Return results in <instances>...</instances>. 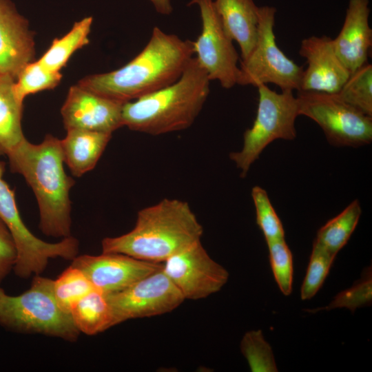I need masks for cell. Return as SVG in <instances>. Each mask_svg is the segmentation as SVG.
Wrapping results in <instances>:
<instances>
[{"instance_id": "1", "label": "cell", "mask_w": 372, "mask_h": 372, "mask_svg": "<svg viewBox=\"0 0 372 372\" xmlns=\"http://www.w3.org/2000/svg\"><path fill=\"white\" fill-rule=\"evenodd\" d=\"M194 55L192 41L155 26L146 45L130 62L109 72L89 75L78 85L125 103L175 82Z\"/></svg>"}, {"instance_id": "2", "label": "cell", "mask_w": 372, "mask_h": 372, "mask_svg": "<svg viewBox=\"0 0 372 372\" xmlns=\"http://www.w3.org/2000/svg\"><path fill=\"white\" fill-rule=\"evenodd\" d=\"M6 156L11 172L21 174L34 194L41 231L54 238L72 236L70 192L75 182L65 172L61 140L47 134L34 144L24 138Z\"/></svg>"}, {"instance_id": "3", "label": "cell", "mask_w": 372, "mask_h": 372, "mask_svg": "<svg viewBox=\"0 0 372 372\" xmlns=\"http://www.w3.org/2000/svg\"><path fill=\"white\" fill-rule=\"evenodd\" d=\"M203 227L186 201L165 198L137 213L129 232L101 241L103 253H120L162 263L172 255L200 240Z\"/></svg>"}, {"instance_id": "4", "label": "cell", "mask_w": 372, "mask_h": 372, "mask_svg": "<svg viewBox=\"0 0 372 372\" xmlns=\"http://www.w3.org/2000/svg\"><path fill=\"white\" fill-rule=\"evenodd\" d=\"M210 81L194 56L175 82L123 103L122 125L153 136L187 129L208 98Z\"/></svg>"}, {"instance_id": "5", "label": "cell", "mask_w": 372, "mask_h": 372, "mask_svg": "<svg viewBox=\"0 0 372 372\" xmlns=\"http://www.w3.org/2000/svg\"><path fill=\"white\" fill-rule=\"evenodd\" d=\"M0 327L19 333L41 334L76 342L80 331L70 312L61 308L53 293V280L36 275L30 287L18 296L0 287Z\"/></svg>"}, {"instance_id": "6", "label": "cell", "mask_w": 372, "mask_h": 372, "mask_svg": "<svg viewBox=\"0 0 372 372\" xmlns=\"http://www.w3.org/2000/svg\"><path fill=\"white\" fill-rule=\"evenodd\" d=\"M258 87V104L251 127L243 134L240 150L229 154V158L245 178L252 164L265 147L277 139L293 140L296 137L295 121L298 112L297 98L291 90L277 93L266 84Z\"/></svg>"}, {"instance_id": "7", "label": "cell", "mask_w": 372, "mask_h": 372, "mask_svg": "<svg viewBox=\"0 0 372 372\" xmlns=\"http://www.w3.org/2000/svg\"><path fill=\"white\" fill-rule=\"evenodd\" d=\"M276 8H258L257 39L239 66L238 85L258 87L269 83L282 90H300L304 70L278 48L273 32Z\"/></svg>"}, {"instance_id": "8", "label": "cell", "mask_w": 372, "mask_h": 372, "mask_svg": "<svg viewBox=\"0 0 372 372\" xmlns=\"http://www.w3.org/2000/svg\"><path fill=\"white\" fill-rule=\"evenodd\" d=\"M5 163L0 161V218L10 231L17 251L13 271L21 278L40 275L49 260L61 258L72 260L79 253V242L70 236L58 242L43 241L34 236L23 223L14 191L3 178Z\"/></svg>"}, {"instance_id": "9", "label": "cell", "mask_w": 372, "mask_h": 372, "mask_svg": "<svg viewBox=\"0 0 372 372\" xmlns=\"http://www.w3.org/2000/svg\"><path fill=\"white\" fill-rule=\"evenodd\" d=\"M299 115L315 121L336 147H360L372 141V116L344 101L337 93L298 91Z\"/></svg>"}, {"instance_id": "10", "label": "cell", "mask_w": 372, "mask_h": 372, "mask_svg": "<svg viewBox=\"0 0 372 372\" xmlns=\"http://www.w3.org/2000/svg\"><path fill=\"white\" fill-rule=\"evenodd\" d=\"M198 6L201 32L192 41L194 53L210 81H218L225 89L238 84L239 59L233 40L227 34L215 9L214 0H191L188 6Z\"/></svg>"}, {"instance_id": "11", "label": "cell", "mask_w": 372, "mask_h": 372, "mask_svg": "<svg viewBox=\"0 0 372 372\" xmlns=\"http://www.w3.org/2000/svg\"><path fill=\"white\" fill-rule=\"evenodd\" d=\"M106 296L112 309L113 326L131 319L169 313L185 300L162 268Z\"/></svg>"}, {"instance_id": "12", "label": "cell", "mask_w": 372, "mask_h": 372, "mask_svg": "<svg viewBox=\"0 0 372 372\" xmlns=\"http://www.w3.org/2000/svg\"><path fill=\"white\" fill-rule=\"evenodd\" d=\"M162 269L185 300L205 298L227 283L228 271L213 260L197 240L162 262Z\"/></svg>"}, {"instance_id": "13", "label": "cell", "mask_w": 372, "mask_h": 372, "mask_svg": "<svg viewBox=\"0 0 372 372\" xmlns=\"http://www.w3.org/2000/svg\"><path fill=\"white\" fill-rule=\"evenodd\" d=\"M71 265L82 271L95 289L105 294L121 291L162 268V263L103 252L97 256L77 255Z\"/></svg>"}, {"instance_id": "14", "label": "cell", "mask_w": 372, "mask_h": 372, "mask_svg": "<svg viewBox=\"0 0 372 372\" xmlns=\"http://www.w3.org/2000/svg\"><path fill=\"white\" fill-rule=\"evenodd\" d=\"M123 105L78 84L73 85L61 110L64 127L66 130L80 129L112 134L123 126Z\"/></svg>"}, {"instance_id": "15", "label": "cell", "mask_w": 372, "mask_h": 372, "mask_svg": "<svg viewBox=\"0 0 372 372\" xmlns=\"http://www.w3.org/2000/svg\"><path fill=\"white\" fill-rule=\"evenodd\" d=\"M299 54L307 63L299 91L338 93L351 75L338 56L333 39L327 36L304 39Z\"/></svg>"}, {"instance_id": "16", "label": "cell", "mask_w": 372, "mask_h": 372, "mask_svg": "<svg viewBox=\"0 0 372 372\" xmlns=\"http://www.w3.org/2000/svg\"><path fill=\"white\" fill-rule=\"evenodd\" d=\"M34 54L28 21L10 0H0V74L16 80L22 68L32 62Z\"/></svg>"}, {"instance_id": "17", "label": "cell", "mask_w": 372, "mask_h": 372, "mask_svg": "<svg viewBox=\"0 0 372 372\" xmlns=\"http://www.w3.org/2000/svg\"><path fill=\"white\" fill-rule=\"evenodd\" d=\"M369 0H349L340 32L333 39L335 51L351 74L367 63L372 45Z\"/></svg>"}, {"instance_id": "18", "label": "cell", "mask_w": 372, "mask_h": 372, "mask_svg": "<svg viewBox=\"0 0 372 372\" xmlns=\"http://www.w3.org/2000/svg\"><path fill=\"white\" fill-rule=\"evenodd\" d=\"M214 5L224 29L238 43L245 59L256 41L259 7L254 0H215Z\"/></svg>"}, {"instance_id": "19", "label": "cell", "mask_w": 372, "mask_h": 372, "mask_svg": "<svg viewBox=\"0 0 372 372\" xmlns=\"http://www.w3.org/2000/svg\"><path fill=\"white\" fill-rule=\"evenodd\" d=\"M112 134L80 129L67 130L61 145L64 163L73 176L80 177L96 166Z\"/></svg>"}, {"instance_id": "20", "label": "cell", "mask_w": 372, "mask_h": 372, "mask_svg": "<svg viewBox=\"0 0 372 372\" xmlns=\"http://www.w3.org/2000/svg\"><path fill=\"white\" fill-rule=\"evenodd\" d=\"M15 79L0 74V156H6L25 138L21 127L23 103L17 98Z\"/></svg>"}, {"instance_id": "21", "label": "cell", "mask_w": 372, "mask_h": 372, "mask_svg": "<svg viewBox=\"0 0 372 372\" xmlns=\"http://www.w3.org/2000/svg\"><path fill=\"white\" fill-rule=\"evenodd\" d=\"M73 322L80 333L94 335L113 326L112 309L105 293L94 289L71 309Z\"/></svg>"}, {"instance_id": "22", "label": "cell", "mask_w": 372, "mask_h": 372, "mask_svg": "<svg viewBox=\"0 0 372 372\" xmlns=\"http://www.w3.org/2000/svg\"><path fill=\"white\" fill-rule=\"evenodd\" d=\"M361 214L360 202L355 199L320 228L313 244L336 256L353 233Z\"/></svg>"}, {"instance_id": "23", "label": "cell", "mask_w": 372, "mask_h": 372, "mask_svg": "<svg viewBox=\"0 0 372 372\" xmlns=\"http://www.w3.org/2000/svg\"><path fill=\"white\" fill-rule=\"evenodd\" d=\"M92 21V17H87L76 22L66 34L52 41L39 63L50 71L59 72L76 50L89 43Z\"/></svg>"}, {"instance_id": "24", "label": "cell", "mask_w": 372, "mask_h": 372, "mask_svg": "<svg viewBox=\"0 0 372 372\" xmlns=\"http://www.w3.org/2000/svg\"><path fill=\"white\" fill-rule=\"evenodd\" d=\"M94 289L83 272L71 265L53 280L54 298L61 308L70 313L81 299Z\"/></svg>"}, {"instance_id": "25", "label": "cell", "mask_w": 372, "mask_h": 372, "mask_svg": "<svg viewBox=\"0 0 372 372\" xmlns=\"http://www.w3.org/2000/svg\"><path fill=\"white\" fill-rule=\"evenodd\" d=\"M337 94L348 104L372 116V65L367 63L353 72Z\"/></svg>"}, {"instance_id": "26", "label": "cell", "mask_w": 372, "mask_h": 372, "mask_svg": "<svg viewBox=\"0 0 372 372\" xmlns=\"http://www.w3.org/2000/svg\"><path fill=\"white\" fill-rule=\"evenodd\" d=\"M60 72L50 71L43 68L39 61L25 65L17 76L14 91L21 103L29 94L52 89L60 82Z\"/></svg>"}, {"instance_id": "27", "label": "cell", "mask_w": 372, "mask_h": 372, "mask_svg": "<svg viewBox=\"0 0 372 372\" xmlns=\"http://www.w3.org/2000/svg\"><path fill=\"white\" fill-rule=\"evenodd\" d=\"M240 350L251 371H278L272 349L265 340L261 330L246 332L240 342Z\"/></svg>"}, {"instance_id": "28", "label": "cell", "mask_w": 372, "mask_h": 372, "mask_svg": "<svg viewBox=\"0 0 372 372\" xmlns=\"http://www.w3.org/2000/svg\"><path fill=\"white\" fill-rule=\"evenodd\" d=\"M251 198L255 206L256 223L267 242L285 238L282 222L276 214L265 189L254 186Z\"/></svg>"}, {"instance_id": "29", "label": "cell", "mask_w": 372, "mask_h": 372, "mask_svg": "<svg viewBox=\"0 0 372 372\" xmlns=\"http://www.w3.org/2000/svg\"><path fill=\"white\" fill-rule=\"evenodd\" d=\"M335 258V256L313 244L311 254L300 290L302 300L311 299L320 290Z\"/></svg>"}, {"instance_id": "30", "label": "cell", "mask_w": 372, "mask_h": 372, "mask_svg": "<svg viewBox=\"0 0 372 372\" xmlns=\"http://www.w3.org/2000/svg\"><path fill=\"white\" fill-rule=\"evenodd\" d=\"M270 266L274 279L285 296L293 288V255L285 238L267 242Z\"/></svg>"}, {"instance_id": "31", "label": "cell", "mask_w": 372, "mask_h": 372, "mask_svg": "<svg viewBox=\"0 0 372 372\" xmlns=\"http://www.w3.org/2000/svg\"><path fill=\"white\" fill-rule=\"evenodd\" d=\"M372 301L371 268L363 271L361 278L349 289L338 293L331 302L322 309L331 310L346 308L352 313L355 309L369 306Z\"/></svg>"}, {"instance_id": "32", "label": "cell", "mask_w": 372, "mask_h": 372, "mask_svg": "<svg viewBox=\"0 0 372 372\" xmlns=\"http://www.w3.org/2000/svg\"><path fill=\"white\" fill-rule=\"evenodd\" d=\"M17 258L14 240L0 218V284L13 271Z\"/></svg>"}, {"instance_id": "33", "label": "cell", "mask_w": 372, "mask_h": 372, "mask_svg": "<svg viewBox=\"0 0 372 372\" xmlns=\"http://www.w3.org/2000/svg\"><path fill=\"white\" fill-rule=\"evenodd\" d=\"M156 11L163 15H169L173 11L171 0H149Z\"/></svg>"}]
</instances>
